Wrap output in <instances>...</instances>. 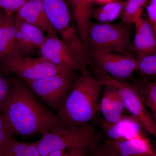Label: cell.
I'll return each instance as SVG.
<instances>
[{"instance_id": "f546056e", "label": "cell", "mask_w": 156, "mask_h": 156, "mask_svg": "<svg viewBox=\"0 0 156 156\" xmlns=\"http://www.w3.org/2000/svg\"><path fill=\"white\" fill-rule=\"evenodd\" d=\"M46 156H68V153L66 150L54 151Z\"/></svg>"}, {"instance_id": "603a6c76", "label": "cell", "mask_w": 156, "mask_h": 156, "mask_svg": "<svg viewBox=\"0 0 156 156\" xmlns=\"http://www.w3.org/2000/svg\"><path fill=\"white\" fill-rule=\"evenodd\" d=\"M140 92L144 105L151 109L156 116V83L155 81L141 84Z\"/></svg>"}, {"instance_id": "7402d4cb", "label": "cell", "mask_w": 156, "mask_h": 156, "mask_svg": "<svg viewBox=\"0 0 156 156\" xmlns=\"http://www.w3.org/2000/svg\"><path fill=\"white\" fill-rule=\"evenodd\" d=\"M136 71L144 76L152 77L156 75V53L140 54L135 56Z\"/></svg>"}, {"instance_id": "484cf974", "label": "cell", "mask_w": 156, "mask_h": 156, "mask_svg": "<svg viewBox=\"0 0 156 156\" xmlns=\"http://www.w3.org/2000/svg\"><path fill=\"white\" fill-rule=\"evenodd\" d=\"M145 7L148 20L156 34V0H147Z\"/></svg>"}, {"instance_id": "ba28073f", "label": "cell", "mask_w": 156, "mask_h": 156, "mask_svg": "<svg viewBox=\"0 0 156 156\" xmlns=\"http://www.w3.org/2000/svg\"><path fill=\"white\" fill-rule=\"evenodd\" d=\"M3 66L7 71L15 74L25 82L70 71L55 65L41 56L35 58L21 56Z\"/></svg>"}, {"instance_id": "f1b7e54d", "label": "cell", "mask_w": 156, "mask_h": 156, "mask_svg": "<svg viewBox=\"0 0 156 156\" xmlns=\"http://www.w3.org/2000/svg\"><path fill=\"white\" fill-rule=\"evenodd\" d=\"M88 149L84 147L72 148L67 150L68 156H87Z\"/></svg>"}, {"instance_id": "8fae6325", "label": "cell", "mask_w": 156, "mask_h": 156, "mask_svg": "<svg viewBox=\"0 0 156 156\" xmlns=\"http://www.w3.org/2000/svg\"><path fill=\"white\" fill-rule=\"evenodd\" d=\"M15 36V16L0 11V61L3 65L21 56L16 48Z\"/></svg>"}, {"instance_id": "52a82bcc", "label": "cell", "mask_w": 156, "mask_h": 156, "mask_svg": "<svg viewBox=\"0 0 156 156\" xmlns=\"http://www.w3.org/2000/svg\"><path fill=\"white\" fill-rule=\"evenodd\" d=\"M48 19L62 41L68 46L75 44L80 36L66 0H41Z\"/></svg>"}, {"instance_id": "cb8c5ba5", "label": "cell", "mask_w": 156, "mask_h": 156, "mask_svg": "<svg viewBox=\"0 0 156 156\" xmlns=\"http://www.w3.org/2000/svg\"><path fill=\"white\" fill-rule=\"evenodd\" d=\"M12 131L2 112H0V151L16 140Z\"/></svg>"}, {"instance_id": "3957f363", "label": "cell", "mask_w": 156, "mask_h": 156, "mask_svg": "<svg viewBox=\"0 0 156 156\" xmlns=\"http://www.w3.org/2000/svg\"><path fill=\"white\" fill-rule=\"evenodd\" d=\"M95 140V129L91 125L77 126L62 123L43 133L35 143L41 156H46L53 151L72 148L89 149L96 144Z\"/></svg>"}, {"instance_id": "44dd1931", "label": "cell", "mask_w": 156, "mask_h": 156, "mask_svg": "<svg viewBox=\"0 0 156 156\" xmlns=\"http://www.w3.org/2000/svg\"><path fill=\"white\" fill-rule=\"evenodd\" d=\"M147 0H127L121 17L122 22L131 25L141 17Z\"/></svg>"}, {"instance_id": "7a4b0ae2", "label": "cell", "mask_w": 156, "mask_h": 156, "mask_svg": "<svg viewBox=\"0 0 156 156\" xmlns=\"http://www.w3.org/2000/svg\"><path fill=\"white\" fill-rule=\"evenodd\" d=\"M81 71L57 111V115L62 123L85 126L99 111L103 86L87 69Z\"/></svg>"}, {"instance_id": "d6986e66", "label": "cell", "mask_w": 156, "mask_h": 156, "mask_svg": "<svg viewBox=\"0 0 156 156\" xmlns=\"http://www.w3.org/2000/svg\"><path fill=\"white\" fill-rule=\"evenodd\" d=\"M126 1H116L93 10L92 15L101 23H109L121 17Z\"/></svg>"}, {"instance_id": "5b68a950", "label": "cell", "mask_w": 156, "mask_h": 156, "mask_svg": "<svg viewBox=\"0 0 156 156\" xmlns=\"http://www.w3.org/2000/svg\"><path fill=\"white\" fill-rule=\"evenodd\" d=\"M95 76L103 86L109 85L116 90L126 109L139 121L146 131L156 137L155 123L144 105L141 98V84L125 83L98 69L95 70Z\"/></svg>"}, {"instance_id": "5bb4252c", "label": "cell", "mask_w": 156, "mask_h": 156, "mask_svg": "<svg viewBox=\"0 0 156 156\" xmlns=\"http://www.w3.org/2000/svg\"><path fill=\"white\" fill-rule=\"evenodd\" d=\"M46 37L40 29L15 19V44L21 56H28L40 49Z\"/></svg>"}, {"instance_id": "d4e9b609", "label": "cell", "mask_w": 156, "mask_h": 156, "mask_svg": "<svg viewBox=\"0 0 156 156\" xmlns=\"http://www.w3.org/2000/svg\"><path fill=\"white\" fill-rule=\"evenodd\" d=\"M27 0H0V8L8 13L16 12Z\"/></svg>"}, {"instance_id": "4dcf8cb0", "label": "cell", "mask_w": 156, "mask_h": 156, "mask_svg": "<svg viewBox=\"0 0 156 156\" xmlns=\"http://www.w3.org/2000/svg\"><path fill=\"white\" fill-rule=\"evenodd\" d=\"M93 1L96 2L101 3V4H105V3H108L112 2L113 0H93Z\"/></svg>"}, {"instance_id": "8992f818", "label": "cell", "mask_w": 156, "mask_h": 156, "mask_svg": "<svg viewBox=\"0 0 156 156\" xmlns=\"http://www.w3.org/2000/svg\"><path fill=\"white\" fill-rule=\"evenodd\" d=\"M74 72H64L26 83L37 96L57 112L76 78Z\"/></svg>"}, {"instance_id": "e0dca14e", "label": "cell", "mask_w": 156, "mask_h": 156, "mask_svg": "<svg viewBox=\"0 0 156 156\" xmlns=\"http://www.w3.org/2000/svg\"><path fill=\"white\" fill-rule=\"evenodd\" d=\"M102 96L99 102V110L104 121L109 123L118 122L123 116L126 109L118 92L111 86L104 85Z\"/></svg>"}, {"instance_id": "4fadbf2b", "label": "cell", "mask_w": 156, "mask_h": 156, "mask_svg": "<svg viewBox=\"0 0 156 156\" xmlns=\"http://www.w3.org/2000/svg\"><path fill=\"white\" fill-rule=\"evenodd\" d=\"M14 16L17 20L40 29L47 36H58L50 23L41 0H27Z\"/></svg>"}, {"instance_id": "4316f807", "label": "cell", "mask_w": 156, "mask_h": 156, "mask_svg": "<svg viewBox=\"0 0 156 156\" xmlns=\"http://www.w3.org/2000/svg\"><path fill=\"white\" fill-rule=\"evenodd\" d=\"M10 87L9 81L0 73V112H2L3 104L9 94Z\"/></svg>"}, {"instance_id": "9a60e30c", "label": "cell", "mask_w": 156, "mask_h": 156, "mask_svg": "<svg viewBox=\"0 0 156 156\" xmlns=\"http://www.w3.org/2000/svg\"><path fill=\"white\" fill-rule=\"evenodd\" d=\"M101 127L105 136L109 139L127 140L145 135V129L139 121L131 115H124L114 123L103 121Z\"/></svg>"}, {"instance_id": "83f0119b", "label": "cell", "mask_w": 156, "mask_h": 156, "mask_svg": "<svg viewBox=\"0 0 156 156\" xmlns=\"http://www.w3.org/2000/svg\"><path fill=\"white\" fill-rule=\"evenodd\" d=\"M91 156H117L109 152L101 146L97 147L96 144L89 148Z\"/></svg>"}, {"instance_id": "ac0fdd59", "label": "cell", "mask_w": 156, "mask_h": 156, "mask_svg": "<svg viewBox=\"0 0 156 156\" xmlns=\"http://www.w3.org/2000/svg\"><path fill=\"white\" fill-rule=\"evenodd\" d=\"M66 1L79 36L87 48V33L93 11V0Z\"/></svg>"}, {"instance_id": "7c38bea8", "label": "cell", "mask_w": 156, "mask_h": 156, "mask_svg": "<svg viewBox=\"0 0 156 156\" xmlns=\"http://www.w3.org/2000/svg\"><path fill=\"white\" fill-rule=\"evenodd\" d=\"M101 147L117 156H156L146 135L127 140L108 139Z\"/></svg>"}, {"instance_id": "2e32d148", "label": "cell", "mask_w": 156, "mask_h": 156, "mask_svg": "<svg viewBox=\"0 0 156 156\" xmlns=\"http://www.w3.org/2000/svg\"><path fill=\"white\" fill-rule=\"evenodd\" d=\"M135 36L131 44L132 52L136 55L156 53V34L147 18L141 17L134 23Z\"/></svg>"}, {"instance_id": "9c48e42d", "label": "cell", "mask_w": 156, "mask_h": 156, "mask_svg": "<svg viewBox=\"0 0 156 156\" xmlns=\"http://www.w3.org/2000/svg\"><path fill=\"white\" fill-rule=\"evenodd\" d=\"M89 52L90 60L92 59L98 69L117 80L128 79L136 71V58L133 53L123 54L94 50Z\"/></svg>"}, {"instance_id": "30bf717a", "label": "cell", "mask_w": 156, "mask_h": 156, "mask_svg": "<svg viewBox=\"0 0 156 156\" xmlns=\"http://www.w3.org/2000/svg\"><path fill=\"white\" fill-rule=\"evenodd\" d=\"M41 56L53 64L69 70H82L73 53L58 36H47L40 48Z\"/></svg>"}, {"instance_id": "277c9868", "label": "cell", "mask_w": 156, "mask_h": 156, "mask_svg": "<svg viewBox=\"0 0 156 156\" xmlns=\"http://www.w3.org/2000/svg\"><path fill=\"white\" fill-rule=\"evenodd\" d=\"M130 25L90 22L87 33L88 50L127 54L131 50Z\"/></svg>"}, {"instance_id": "ffe728a7", "label": "cell", "mask_w": 156, "mask_h": 156, "mask_svg": "<svg viewBox=\"0 0 156 156\" xmlns=\"http://www.w3.org/2000/svg\"><path fill=\"white\" fill-rule=\"evenodd\" d=\"M0 156H41L35 142L26 143L15 140L0 151Z\"/></svg>"}, {"instance_id": "6da1fadb", "label": "cell", "mask_w": 156, "mask_h": 156, "mask_svg": "<svg viewBox=\"0 0 156 156\" xmlns=\"http://www.w3.org/2000/svg\"><path fill=\"white\" fill-rule=\"evenodd\" d=\"M2 113L14 134L21 136L42 134L62 123L18 81L11 86Z\"/></svg>"}]
</instances>
